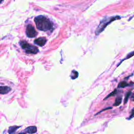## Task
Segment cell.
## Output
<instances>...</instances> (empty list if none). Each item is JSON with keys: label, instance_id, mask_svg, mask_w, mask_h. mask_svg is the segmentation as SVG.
Returning a JSON list of instances; mask_svg holds the SVG:
<instances>
[{"label": "cell", "instance_id": "30bf717a", "mask_svg": "<svg viewBox=\"0 0 134 134\" xmlns=\"http://www.w3.org/2000/svg\"><path fill=\"white\" fill-rule=\"evenodd\" d=\"M78 75H79V73L78 72L76 71H75V70H73L71 73V78L72 79L74 80L75 79H76L78 77Z\"/></svg>", "mask_w": 134, "mask_h": 134}, {"label": "cell", "instance_id": "ba28073f", "mask_svg": "<svg viewBox=\"0 0 134 134\" xmlns=\"http://www.w3.org/2000/svg\"><path fill=\"white\" fill-rule=\"evenodd\" d=\"M131 84H129L126 81H122L121 82L119 85H118V88H124L126 86H128L129 85H131Z\"/></svg>", "mask_w": 134, "mask_h": 134}, {"label": "cell", "instance_id": "4fadbf2b", "mask_svg": "<svg viewBox=\"0 0 134 134\" xmlns=\"http://www.w3.org/2000/svg\"><path fill=\"white\" fill-rule=\"evenodd\" d=\"M117 90L116 89H115L114 91H113L112 92H111V93H110V94H109V95H107V96L104 99V100H105V99H108V98H109V97H112V96L115 95V94H117Z\"/></svg>", "mask_w": 134, "mask_h": 134}, {"label": "cell", "instance_id": "52a82bcc", "mask_svg": "<svg viewBox=\"0 0 134 134\" xmlns=\"http://www.w3.org/2000/svg\"><path fill=\"white\" fill-rule=\"evenodd\" d=\"M11 90V88L9 86H1L0 87V93L1 94H5L9 93Z\"/></svg>", "mask_w": 134, "mask_h": 134}, {"label": "cell", "instance_id": "277c9868", "mask_svg": "<svg viewBox=\"0 0 134 134\" xmlns=\"http://www.w3.org/2000/svg\"><path fill=\"white\" fill-rule=\"evenodd\" d=\"M26 34L28 37L34 38L37 35V32L34 27L31 25H28L26 30Z\"/></svg>", "mask_w": 134, "mask_h": 134}, {"label": "cell", "instance_id": "7c38bea8", "mask_svg": "<svg viewBox=\"0 0 134 134\" xmlns=\"http://www.w3.org/2000/svg\"><path fill=\"white\" fill-rule=\"evenodd\" d=\"M131 91H129L128 92H127L126 93V95H125V99H124V104L125 103H126L127 101H128V100L129 98V97L131 95Z\"/></svg>", "mask_w": 134, "mask_h": 134}, {"label": "cell", "instance_id": "9a60e30c", "mask_svg": "<svg viewBox=\"0 0 134 134\" xmlns=\"http://www.w3.org/2000/svg\"><path fill=\"white\" fill-rule=\"evenodd\" d=\"M133 118H134V107L131 110V114H130V115L129 116V118H128V119H127L128 120H130L131 119H133Z\"/></svg>", "mask_w": 134, "mask_h": 134}, {"label": "cell", "instance_id": "9c48e42d", "mask_svg": "<svg viewBox=\"0 0 134 134\" xmlns=\"http://www.w3.org/2000/svg\"><path fill=\"white\" fill-rule=\"evenodd\" d=\"M122 97H119L116 98V99H115V103H114L113 105L115 106L120 105L122 103Z\"/></svg>", "mask_w": 134, "mask_h": 134}, {"label": "cell", "instance_id": "8fae6325", "mask_svg": "<svg viewBox=\"0 0 134 134\" xmlns=\"http://www.w3.org/2000/svg\"><path fill=\"white\" fill-rule=\"evenodd\" d=\"M19 128H20V126L17 127V126H12V127H10L9 128V133H14L15 132V131Z\"/></svg>", "mask_w": 134, "mask_h": 134}, {"label": "cell", "instance_id": "8992f818", "mask_svg": "<svg viewBox=\"0 0 134 134\" xmlns=\"http://www.w3.org/2000/svg\"><path fill=\"white\" fill-rule=\"evenodd\" d=\"M37 132V128L36 126H29L27 127L25 129L21 131V133H34Z\"/></svg>", "mask_w": 134, "mask_h": 134}, {"label": "cell", "instance_id": "5bb4252c", "mask_svg": "<svg viewBox=\"0 0 134 134\" xmlns=\"http://www.w3.org/2000/svg\"><path fill=\"white\" fill-rule=\"evenodd\" d=\"M134 56V51H132V52H130V53H128V54H127V56H126V58H125V59H124L123 60H126V59H129L130 58H131V57H132V56Z\"/></svg>", "mask_w": 134, "mask_h": 134}, {"label": "cell", "instance_id": "5b68a950", "mask_svg": "<svg viewBox=\"0 0 134 134\" xmlns=\"http://www.w3.org/2000/svg\"><path fill=\"white\" fill-rule=\"evenodd\" d=\"M46 42H47V39H46L45 37H39L38 38L36 39L34 41L35 44L41 47L44 46L46 44Z\"/></svg>", "mask_w": 134, "mask_h": 134}, {"label": "cell", "instance_id": "6da1fadb", "mask_svg": "<svg viewBox=\"0 0 134 134\" xmlns=\"http://www.w3.org/2000/svg\"><path fill=\"white\" fill-rule=\"evenodd\" d=\"M37 28L40 30L46 31L50 30L52 25L51 22L44 16H38L34 19Z\"/></svg>", "mask_w": 134, "mask_h": 134}, {"label": "cell", "instance_id": "3957f363", "mask_svg": "<svg viewBox=\"0 0 134 134\" xmlns=\"http://www.w3.org/2000/svg\"><path fill=\"white\" fill-rule=\"evenodd\" d=\"M20 44L22 48L27 53L36 54L39 51L38 49L36 47L27 43L26 42L22 41L21 42Z\"/></svg>", "mask_w": 134, "mask_h": 134}, {"label": "cell", "instance_id": "7a4b0ae2", "mask_svg": "<svg viewBox=\"0 0 134 134\" xmlns=\"http://www.w3.org/2000/svg\"><path fill=\"white\" fill-rule=\"evenodd\" d=\"M120 17H111V18H104L103 21H101L100 23V25L98 28L95 31V34L96 35H99L101 32H102L105 29V28L110 23H111L113 21L117 20V19H119Z\"/></svg>", "mask_w": 134, "mask_h": 134}, {"label": "cell", "instance_id": "2e32d148", "mask_svg": "<svg viewBox=\"0 0 134 134\" xmlns=\"http://www.w3.org/2000/svg\"><path fill=\"white\" fill-rule=\"evenodd\" d=\"M131 100H132L133 101H134V94H133L132 95V96L131 97Z\"/></svg>", "mask_w": 134, "mask_h": 134}]
</instances>
